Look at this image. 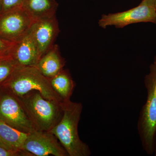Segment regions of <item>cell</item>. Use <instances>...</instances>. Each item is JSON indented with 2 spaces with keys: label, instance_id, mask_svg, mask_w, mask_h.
I'll return each instance as SVG.
<instances>
[{
  "label": "cell",
  "instance_id": "14",
  "mask_svg": "<svg viewBox=\"0 0 156 156\" xmlns=\"http://www.w3.org/2000/svg\"><path fill=\"white\" fill-rule=\"evenodd\" d=\"M50 80L53 89L63 101L70 100L76 83L68 71L63 69Z\"/></svg>",
  "mask_w": 156,
  "mask_h": 156
},
{
  "label": "cell",
  "instance_id": "1",
  "mask_svg": "<svg viewBox=\"0 0 156 156\" xmlns=\"http://www.w3.org/2000/svg\"><path fill=\"white\" fill-rule=\"evenodd\" d=\"M61 119L50 132L57 137L69 156H89L91 152L89 146L83 142L78 133V125L83 106L80 102L70 100L62 102Z\"/></svg>",
  "mask_w": 156,
  "mask_h": 156
},
{
  "label": "cell",
  "instance_id": "8",
  "mask_svg": "<svg viewBox=\"0 0 156 156\" xmlns=\"http://www.w3.org/2000/svg\"><path fill=\"white\" fill-rule=\"evenodd\" d=\"M23 150L35 156H69L57 137L50 131L34 130L29 133Z\"/></svg>",
  "mask_w": 156,
  "mask_h": 156
},
{
  "label": "cell",
  "instance_id": "23",
  "mask_svg": "<svg viewBox=\"0 0 156 156\" xmlns=\"http://www.w3.org/2000/svg\"><path fill=\"white\" fill-rule=\"evenodd\" d=\"M8 56H9V55H8ZM0 56V58H2V57H5V56Z\"/></svg>",
  "mask_w": 156,
  "mask_h": 156
},
{
  "label": "cell",
  "instance_id": "11",
  "mask_svg": "<svg viewBox=\"0 0 156 156\" xmlns=\"http://www.w3.org/2000/svg\"><path fill=\"white\" fill-rule=\"evenodd\" d=\"M58 6L55 0H24L22 7L34 22L55 16Z\"/></svg>",
  "mask_w": 156,
  "mask_h": 156
},
{
  "label": "cell",
  "instance_id": "24",
  "mask_svg": "<svg viewBox=\"0 0 156 156\" xmlns=\"http://www.w3.org/2000/svg\"><path fill=\"white\" fill-rule=\"evenodd\" d=\"M155 8L156 10V3H155Z\"/></svg>",
  "mask_w": 156,
  "mask_h": 156
},
{
  "label": "cell",
  "instance_id": "7",
  "mask_svg": "<svg viewBox=\"0 0 156 156\" xmlns=\"http://www.w3.org/2000/svg\"><path fill=\"white\" fill-rule=\"evenodd\" d=\"M140 22L156 23V10L155 6L144 2L135 7L124 12L103 15L99 20V26L105 28L109 26L123 28L132 23Z\"/></svg>",
  "mask_w": 156,
  "mask_h": 156
},
{
  "label": "cell",
  "instance_id": "22",
  "mask_svg": "<svg viewBox=\"0 0 156 156\" xmlns=\"http://www.w3.org/2000/svg\"><path fill=\"white\" fill-rule=\"evenodd\" d=\"M154 64L156 65V57H155V58L154 61Z\"/></svg>",
  "mask_w": 156,
  "mask_h": 156
},
{
  "label": "cell",
  "instance_id": "5",
  "mask_svg": "<svg viewBox=\"0 0 156 156\" xmlns=\"http://www.w3.org/2000/svg\"><path fill=\"white\" fill-rule=\"evenodd\" d=\"M0 119L11 127L27 134L35 130L18 97L3 87L0 88Z\"/></svg>",
  "mask_w": 156,
  "mask_h": 156
},
{
  "label": "cell",
  "instance_id": "4",
  "mask_svg": "<svg viewBox=\"0 0 156 156\" xmlns=\"http://www.w3.org/2000/svg\"><path fill=\"white\" fill-rule=\"evenodd\" d=\"M150 70L144 80L147 91L146 102L140 113L137 130L143 148L148 154L152 155L156 130V65H151Z\"/></svg>",
  "mask_w": 156,
  "mask_h": 156
},
{
  "label": "cell",
  "instance_id": "15",
  "mask_svg": "<svg viewBox=\"0 0 156 156\" xmlns=\"http://www.w3.org/2000/svg\"><path fill=\"white\" fill-rule=\"evenodd\" d=\"M11 55L0 58V88L18 67Z\"/></svg>",
  "mask_w": 156,
  "mask_h": 156
},
{
  "label": "cell",
  "instance_id": "20",
  "mask_svg": "<svg viewBox=\"0 0 156 156\" xmlns=\"http://www.w3.org/2000/svg\"><path fill=\"white\" fill-rule=\"evenodd\" d=\"M154 153L156 156V130L155 133L154 140Z\"/></svg>",
  "mask_w": 156,
  "mask_h": 156
},
{
  "label": "cell",
  "instance_id": "12",
  "mask_svg": "<svg viewBox=\"0 0 156 156\" xmlns=\"http://www.w3.org/2000/svg\"><path fill=\"white\" fill-rule=\"evenodd\" d=\"M64 65V61L55 46L42 56L36 66L44 76L50 79L62 70Z\"/></svg>",
  "mask_w": 156,
  "mask_h": 156
},
{
  "label": "cell",
  "instance_id": "2",
  "mask_svg": "<svg viewBox=\"0 0 156 156\" xmlns=\"http://www.w3.org/2000/svg\"><path fill=\"white\" fill-rule=\"evenodd\" d=\"M17 97L35 130L50 131L62 116V102L48 100L38 91Z\"/></svg>",
  "mask_w": 156,
  "mask_h": 156
},
{
  "label": "cell",
  "instance_id": "6",
  "mask_svg": "<svg viewBox=\"0 0 156 156\" xmlns=\"http://www.w3.org/2000/svg\"><path fill=\"white\" fill-rule=\"evenodd\" d=\"M34 21L21 7L0 13V37L16 43L27 33Z\"/></svg>",
  "mask_w": 156,
  "mask_h": 156
},
{
  "label": "cell",
  "instance_id": "10",
  "mask_svg": "<svg viewBox=\"0 0 156 156\" xmlns=\"http://www.w3.org/2000/svg\"><path fill=\"white\" fill-rule=\"evenodd\" d=\"M32 30L37 47L40 59L52 47L58 33V22L55 16L34 22Z\"/></svg>",
  "mask_w": 156,
  "mask_h": 156
},
{
  "label": "cell",
  "instance_id": "18",
  "mask_svg": "<svg viewBox=\"0 0 156 156\" xmlns=\"http://www.w3.org/2000/svg\"><path fill=\"white\" fill-rule=\"evenodd\" d=\"M15 44L0 37V56L11 55V50Z\"/></svg>",
  "mask_w": 156,
  "mask_h": 156
},
{
  "label": "cell",
  "instance_id": "19",
  "mask_svg": "<svg viewBox=\"0 0 156 156\" xmlns=\"http://www.w3.org/2000/svg\"><path fill=\"white\" fill-rule=\"evenodd\" d=\"M143 2L147 3L151 5L154 6L156 3V0H143Z\"/></svg>",
  "mask_w": 156,
  "mask_h": 156
},
{
  "label": "cell",
  "instance_id": "16",
  "mask_svg": "<svg viewBox=\"0 0 156 156\" xmlns=\"http://www.w3.org/2000/svg\"><path fill=\"white\" fill-rule=\"evenodd\" d=\"M0 156H35L25 150H15L0 142Z\"/></svg>",
  "mask_w": 156,
  "mask_h": 156
},
{
  "label": "cell",
  "instance_id": "9",
  "mask_svg": "<svg viewBox=\"0 0 156 156\" xmlns=\"http://www.w3.org/2000/svg\"><path fill=\"white\" fill-rule=\"evenodd\" d=\"M11 55L19 66L37 65L40 58L32 27L24 36L15 43Z\"/></svg>",
  "mask_w": 156,
  "mask_h": 156
},
{
  "label": "cell",
  "instance_id": "17",
  "mask_svg": "<svg viewBox=\"0 0 156 156\" xmlns=\"http://www.w3.org/2000/svg\"><path fill=\"white\" fill-rule=\"evenodd\" d=\"M23 1L24 0H2V11L1 12L9 11L17 7H21Z\"/></svg>",
  "mask_w": 156,
  "mask_h": 156
},
{
  "label": "cell",
  "instance_id": "21",
  "mask_svg": "<svg viewBox=\"0 0 156 156\" xmlns=\"http://www.w3.org/2000/svg\"><path fill=\"white\" fill-rule=\"evenodd\" d=\"M2 11V0H0V12Z\"/></svg>",
  "mask_w": 156,
  "mask_h": 156
},
{
  "label": "cell",
  "instance_id": "13",
  "mask_svg": "<svg viewBox=\"0 0 156 156\" xmlns=\"http://www.w3.org/2000/svg\"><path fill=\"white\" fill-rule=\"evenodd\" d=\"M28 134L18 131L0 119V142L15 150H23Z\"/></svg>",
  "mask_w": 156,
  "mask_h": 156
},
{
  "label": "cell",
  "instance_id": "3",
  "mask_svg": "<svg viewBox=\"0 0 156 156\" xmlns=\"http://www.w3.org/2000/svg\"><path fill=\"white\" fill-rule=\"evenodd\" d=\"M2 87L9 89L18 97L37 91L48 100L63 101L53 89L50 79L36 66H18Z\"/></svg>",
  "mask_w": 156,
  "mask_h": 156
}]
</instances>
